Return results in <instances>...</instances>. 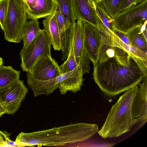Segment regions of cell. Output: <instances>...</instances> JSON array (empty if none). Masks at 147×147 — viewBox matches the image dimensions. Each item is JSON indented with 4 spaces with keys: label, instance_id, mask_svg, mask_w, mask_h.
I'll use <instances>...</instances> for the list:
<instances>
[{
    "label": "cell",
    "instance_id": "3957f363",
    "mask_svg": "<svg viewBox=\"0 0 147 147\" xmlns=\"http://www.w3.org/2000/svg\"><path fill=\"white\" fill-rule=\"evenodd\" d=\"M139 87L135 86L127 90L113 105L98 134L103 138L118 137L129 131L134 126L131 108Z\"/></svg>",
    "mask_w": 147,
    "mask_h": 147
},
{
    "label": "cell",
    "instance_id": "5bb4252c",
    "mask_svg": "<svg viewBox=\"0 0 147 147\" xmlns=\"http://www.w3.org/2000/svg\"><path fill=\"white\" fill-rule=\"evenodd\" d=\"M56 3L55 0H36L33 7L27 10V18L36 20L46 18L53 12Z\"/></svg>",
    "mask_w": 147,
    "mask_h": 147
},
{
    "label": "cell",
    "instance_id": "e0dca14e",
    "mask_svg": "<svg viewBox=\"0 0 147 147\" xmlns=\"http://www.w3.org/2000/svg\"><path fill=\"white\" fill-rule=\"evenodd\" d=\"M96 11L100 20V31L107 36H110L113 34V28L115 26L114 20L108 14L101 2H95Z\"/></svg>",
    "mask_w": 147,
    "mask_h": 147
},
{
    "label": "cell",
    "instance_id": "4fadbf2b",
    "mask_svg": "<svg viewBox=\"0 0 147 147\" xmlns=\"http://www.w3.org/2000/svg\"><path fill=\"white\" fill-rule=\"evenodd\" d=\"M56 11L55 6L53 13L45 18L43 21V29L47 34L53 48L55 51H59L61 50V45L59 29L56 19Z\"/></svg>",
    "mask_w": 147,
    "mask_h": 147
},
{
    "label": "cell",
    "instance_id": "603a6c76",
    "mask_svg": "<svg viewBox=\"0 0 147 147\" xmlns=\"http://www.w3.org/2000/svg\"><path fill=\"white\" fill-rule=\"evenodd\" d=\"M11 133L6 131H3L0 130V147H20L15 141L10 139Z\"/></svg>",
    "mask_w": 147,
    "mask_h": 147
},
{
    "label": "cell",
    "instance_id": "ffe728a7",
    "mask_svg": "<svg viewBox=\"0 0 147 147\" xmlns=\"http://www.w3.org/2000/svg\"><path fill=\"white\" fill-rule=\"evenodd\" d=\"M127 33L131 45L147 53V40L142 32L140 26L134 28Z\"/></svg>",
    "mask_w": 147,
    "mask_h": 147
},
{
    "label": "cell",
    "instance_id": "9a60e30c",
    "mask_svg": "<svg viewBox=\"0 0 147 147\" xmlns=\"http://www.w3.org/2000/svg\"><path fill=\"white\" fill-rule=\"evenodd\" d=\"M84 37L83 23L81 20H77L74 25L73 40L75 59L78 64L84 51Z\"/></svg>",
    "mask_w": 147,
    "mask_h": 147
},
{
    "label": "cell",
    "instance_id": "8992f818",
    "mask_svg": "<svg viewBox=\"0 0 147 147\" xmlns=\"http://www.w3.org/2000/svg\"><path fill=\"white\" fill-rule=\"evenodd\" d=\"M147 19V0L119 13L114 19L115 27L127 33L142 25Z\"/></svg>",
    "mask_w": 147,
    "mask_h": 147
},
{
    "label": "cell",
    "instance_id": "484cf974",
    "mask_svg": "<svg viewBox=\"0 0 147 147\" xmlns=\"http://www.w3.org/2000/svg\"><path fill=\"white\" fill-rule=\"evenodd\" d=\"M146 0H124L121 5L120 12Z\"/></svg>",
    "mask_w": 147,
    "mask_h": 147
},
{
    "label": "cell",
    "instance_id": "2e32d148",
    "mask_svg": "<svg viewBox=\"0 0 147 147\" xmlns=\"http://www.w3.org/2000/svg\"><path fill=\"white\" fill-rule=\"evenodd\" d=\"M107 39L111 45L123 49L133 57L141 60L147 66V53L131 45L125 43L114 33L110 37H107Z\"/></svg>",
    "mask_w": 147,
    "mask_h": 147
},
{
    "label": "cell",
    "instance_id": "7a4b0ae2",
    "mask_svg": "<svg viewBox=\"0 0 147 147\" xmlns=\"http://www.w3.org/2000/svg\"><path fill=\"white\" fill-rule=\"evenodd\" d=\"M98 131L96 124L83 122L71 123L31 133L21 132L15 141L20 147L61 146L86 141Z\"/></svg>",
    "mask_w": 147,
    "mask_h": 147
},
{
    "label": "cell",
    "instance_id": "44dd1931",
    "mask_svg": "<svg viewBox=\"0 0 147 147\" xmlns=\"http://www.w3.org/2000/svg\"><path fill=\"white\" fill-rule=\"evenodd\" d=\"M73 34V33L68 56L66 60L61 65H59L61 74L73 70L79 64L77 63L75 59L74 51Z\"/></svg>",
    "mask_w": 147,
    "mask_h": 147
},
{
    "label": "cell",
    "instance_id": "ba28073f",
    "mask_svg": "<svg viewBox=\"0 0 147 147\" xmlns=\"http://www.w3.org/2000/svg\"><path fill=\"white\" fill-rule=\"evenodd\" d=\"M82 22L84 30V50L89 59L94 65L98 61L103 36L101 32L93 26L86 22Z\"/></svg>",
    "mask_w": 147,
    "mask_h": 147
},
{
    "label": "cell",
    "instance_id": "ac0fdd59",
    "mask_svg": "<svg viewBox=\"0 0 147 147\" xmlns=\"http://www.w3.org/2000/svg\"><path fill=\"white\" fill-rule=\"evenodd\" d=\"M42 30L40 27L38 20L27 21L22 32L23 47L27 46Z\"/></svg>",
    "mask_w": 147,
    "mask_h": 147
},
{
    "label": "cell",
    "instance_id": "f546056e",
    "mask_svg": "<svg viewBox=\"0 0 147 147\" xmlns=\"http://www.w3.org/2000/svg\"><path fill=\"white\" fill-rule=\"evenodd\" d=\"M102 0H94L95 2L97 3L101 2Z\"/></svg>",
    "mask_w": 147,
    "mask_h": 147
},
{
    "label": "cell",
    "instance_id": "6da1fadb",
    "mask_svg": "<svg viewBox=\"0 0 147 147\" xmlns=\"http://www.w3.org/2000/svg\"><path fill=\"white\" fill-rule=\"evenodd\" d=\"M93 78L107 98H113L137 85L147 75V66L132 56L128 64L115 57L94 65Z\"/></svg>",
    "mask_w": 147,
    "mask_h": 147
},
{
    "label": "cell",
    "instance_id": "cb8c5ba5",
    "mask_svg": "<svg viewBox=\"0 0 147 147\" xmlns=\"http://www.w3.org/2000/svg\"><path fill=\"white\" fill-rule=\"evenodd\" d=\"M9 0H0V26L3 31L7 13Z\"/></svg>",
    "mask_w": 147,
    "mask_h": 147
},
{
    "label": "cell",
    "instance_id": "d4e9b609",
    "mask_svg": "<svg viewBox=\"0 0 147 147\" xmlns=\"http://www.w3.org/2000/svg\"><path fill=\"white\" fill-rule=\"evenodd\" d=\"M113 32L123 42L127 45H131L127 33H125L119 30L115 27V26L113 28Z\"/></svg>",
    "mask_w": 147,
    "mask_h": 147
},
{
    "label": "cell",
    "instance_id": "9c48e42d",
    "mask_svg": "<svg viewBox=\"0 0 147 147\" xmlns=\"http://www.w3.org/2000/svg\"><path fill=\"white\" fill-rule=\"evenodd\" d=\"M139 83L138 92L133 100L131 113L133 125L140 124L143 126L147 119V75Z\"/></svg>",
    "mask_w": 147,
    "mask_h": 147
},
{
    "label": "cell",
    "instance_id": "d6986e66",
    "mask_svg": "<svg viewBox=\"0 0 147 147\" xmlns=\"http://www.w3.org/2000/svg\"><path fill=\"white\" fill-rule=\"evenodd\" d=\"M20 74L11 66L3 65L0 68V88L19 80Z\"/></svg>",
    "mask_w": 147,
    "mask_h": 147
},
{
    "label": "cell",
    "instance_id": "f1b7e54d",
    "mask_svg": "<svg viewBox=\"0 0 147 147\" xmlns=\"http://www.w3.org/2000/svg\"><path fill=\"white\" fill-rule=\"evenodd\" d=\"M3 59L0 57V68L3 65Z\"/></svg>",
    "mask_w": 147,
    "mask_h": 147
},
{
    "label": "cell",
    "instance_id": "30bf717a",
    "mask_svg": "<svg viewBox=\"0 0 147 147\" xmlns=\"http://www.w3.org/2000/svg\"><path fill=\"white\" fill-rule=\"evenodd\" d=\"M95 2L94 0H72L73 10L76 20L88 23L100 31V22Z\"/></svg>",
    "mask_w": 147,
    "mask_h": 147
},
{
    "label": "cell",
    "instance_id": "7c38bea8",
    "mask_svg": "<svg viewBox=\"0 0 147 147\" xmlns=\"http://www.w3.org/2000/svg\"><path fill=\"white\" fill-rule=\"evenodd\" d=\"M55 0L64 18L65 42H67L70 40L76 20L73 10L72 0Z\"/></svg>",
    "mask_w": 147,
    "mask_h": 147
},
{
    "label": "cell",
    "instance_id": "83f0119b",
    "mask_svg": "<svg viewBox=\"0 0 147 147\" xmlns=\"http://www.w3.org/2000/svg\"><path fill=\"white\" fill-rule=\"evenodd\" d=\"M5 114H7V111L3 105L0 102V117Z\"/></svg>",
    "mask_w": 147,
    "mask_h": 147
},
{
    "label": "cell",
    "instance_id": "52a82bcc",
    "mask_svg": "<svg viewBox=\"0 0 147 147\" xmlns=\"http://www.w3.org/2000/svg\"><path fill=\"white\" fill-rule=\"evenodd\" d=\"M28 92L23 81L20 80L0 88V102L7 114L13 115L18 110Z\"/></svg>",
    "mask_w": 147,
    "mask_h": 147
},
{
    "label": "cell",
    "instance_id": "5b68a950",
    "mask_svg": "<svg viewBox=\"0 0 147 147\" xmlns=\"http://www.w3.org/2000/svg\"><path fill=\"white\" fill-rule=\"evenodd\" d=\"M26 9L18 0H9L7 13L3 31L7 41L19 43L27 21Z\"/></svg>",
    "mask_w": 147,
    "mask_h": 147
},
{
    "label": "cell",
    "instance_id": "277c9868",
    "mask_svg": "<svg viewBox=\"0 0 147 147\" xmlns=\"http://www.w3.org/2000/svg\"><path fill=\"white\" fill-rule=\"evenodd\" d=\"M51 45L49 37L44 30H42L30 43L23 47L20 53L23 71L29 72L33 66L40 59L51 57Z\"/></svg>",
    "mask_w": 147,
    "mask_h": 147
},
{
    "label": "cell",
    "instance_id": "8fae6325",
    "mask_svg": "<svg viewBox=\"0 0 147 147\" xmlns=\"http://www.w3.org/2000/svg\"><path fill=\"white\" fill-rule=\"evenodd\" d=\"M28 73L36 79L41 81L52 79L61 74L58 63L51 57L40 59Z\"/></svg>",
    "mask_w": 147,
    "mask_h": 147
},
{
    "label": "cell",
    "instance_id": "4316f807",
    "mask_svg": "<svg viewBox=\"0 0 147 147\" xmlns=\"http://www.w3.org/2000/svg\"><path fill=\"white\" fill-rule=\"evenodd\" d=\"M25 7L26 11L34 6L36 0H18Z\"/></svg>",
    "mask_w": 147,
    "mask_h": 147
},
{
    "label": "cell",
    "instance_id": "7402d4cb",
    "mask_svg": "<svg viewBox=\"0 0 147 147\" xmlns=\"http://www.w3.org/2000/svg\"><path fill=\"white\" fill-rule=\"evenodd\" d=\"M124 0H102L101 3L109 16L114 20L120 13Z\"/></svg>",
    "mask_w": 147,
    "mask_h": 147
}]
</instances>
